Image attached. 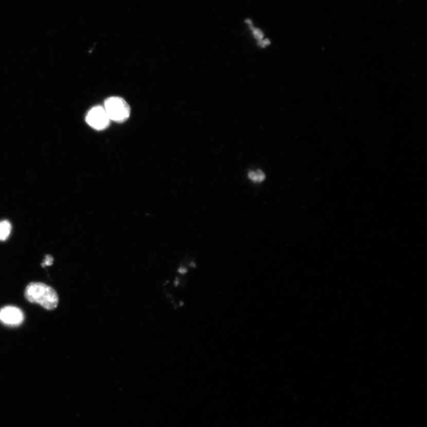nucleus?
Segmentation results:
<instances>
[{
    "mask_svg": "<svg viewBox=\"0 0 427 427\" xmlns=\"http://www.w3.org/2000/svg\"><path fill=\"white\" fill-rule=\"evenodd\" d=\"M25 296L29 302L49 310L55 309L59 303L56 290L42 282L30 283L25 289Z\"/></svg>",
    "mask_w": 427,
    "mask_h": 427,
    "instance_id": "obj_1",
    "label": "nucleus"
},
{
    "mask_svg": "<svg viewBox=\"0 0 427 427\" xmlns=\"http://www.w3.org/2000/svg\"><path fill=\"white\" fill-rule=\"evenodd\" d=\"M104 109L111 120L116 122H123L129 118L130 106L126 101L119 97H111L104 102Z\"/></svg>",
    "mask_w": 427,
    "mask_h": 427,
    "instance_id": "obj_2",
    "label": "nucleus"
},
{
    "mask_svg": "<svg viewBox=\"0 0 427 427\" xmlns=\"http://www.w3.org/2000/svg\"><path fill=\"white\" fill-rule=\"evenodd\" d=\"M85 120L89 126L99 131L106 129L111 121L105 109L101 106L93 108L88 112Z\"/></svg>",
    "mask_w": 427,
    "mask_h": 427,
    "instance_id": "obj_3",
    "label": "nucleus"
},
{
    "mask_svg": "<svg viewBox=\"0 0 427 427\" xmlns=\"http://www.w3.org/2000/svg\"><path fill=\"white\" fill-rule=\"evenodd\" d=\"M24 321L22 310L14 306H6L0 310V322L10 327H17Z\"/></svg>",
    "mask_w": 427,
    "mask_h": 427,
    "instance_id": "obj_4",
    "label": "nucleus"
},
{
    "mask_svg": "<svg viewBox=\"0 0 427 427\" xmlns=\"http://www.w3.org/2000/svg\"><path fill=\"white\" fill-rule=\"evenodd\" d=\"M53 258L52 256L50 255H46L45 256V259L44 260V262L42 263V266L45 267L46 266H50L53 263Z\"/></svg>",
    "mask_w": 427,
    "mask_h": 427,
    "instance_id": "obj_7",
    "label": "nucleus"
},
{
    "mask_svg": "<svg viewBox=\"0 0 427 427\" xmlns=\"http://www.w3.org/2000/svg\"><path fill=\"white\" fill-rule=\"evenodd\" d=\"M11 224L9 221L3 220L0 221V240L5 241L10 235Z\"/></svg>",
    "mask_w": 427,
    "mask_h": 427,
    "instance_id": "obj_5",
    "label": "nucleus"
},
{
    "mask_svg": "<svg viewBox=\"0 0 427 427\" xmlns=\"http://www.w3.org/2000/svg\"><path fill=\"white\" fill-rule=\"evenodd\" d=\"M247 176L254 183H261L266 178L265 174L261 170L250 171Z\"/></svg>",
    "mask_w": 427,
    "mask_h": 427,
    "instance_id": "obj_6",
    "label": "nucleus"
}]
</instances>
